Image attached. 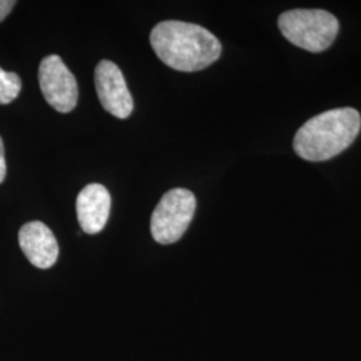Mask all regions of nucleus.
<instances>
[{"label":"nucleus","instance_id":"9d476101","mask_svg":"<svg viewBox=\"0 0 361 361\" xmlns=\"http://www.w3.org/2000/svg\"><path fill=\"white\" fill-rule=\"evenodd\" d=\"M15 4L16 3L13 0H0V22H3L8 13L13 11Z\"/></svg>","mask_w":361,"mask_h":361},{"label":"nucleus","instance_id":"1a4fd4ad","mask_svg":"<svg viewBox=\"0 0 361 361\" xmlns=\"http://www.w3.org/2000/svg\"><path fill=\"white\" fill-rule=\"evenodd\" d=\"M22 90V80L18 74L0 67V104H11Z\"/></svg>","mask_w":361,"mask_h":361},{"label":"nucleus","instance_id":"423d86ee","mask_svg":"<svg viewBox=\"0 0 361 361\" xmlns=\"http://www.w3.org/2000/svg\"><path fill=\"white\" fill-rule=\"evenodd\" d=\"M95 87L104 110L119 119L133 113V97L119 67L111 61H101L95 68Z\"/></svg>","mask_w":361,"mask_h":361},{"label":"nucleus","instance_id":"39448f33","mask_svg":"<svg viewBox=\"0 0 361 361\" xmlns=\"http://www.w3.org/2000/svg\"><path fill=\"white\" fill-rule=\"evenodd\" d=\"M39 85L47 101L59 113H70L78 104V83L61 56L49 55L39 66Z\"/></svg>","mask_w":361,"mask_h":361},{"label":"nucleus","instance_id":"9b49d317","mask_svg":"<svg viewBox=\"0 0 361 361\" xmlns=\"http://www.w3.org/2000/svg\"><path fill=\"white\" fill-rule=\"evenodd\" d=\"M7 174V165H6V155H4V145L0 137V183L6 180Z\"/></svg>","mask_w":361,"mask_h":361},{"label":"nucleus","instance_id":"6e6552de","mask_svg":"<svg viewBox=\"0 0 361 361\" xmlns=\"http://www.w3.org/2000/svg\"><path fill=\"white\" fill-rule=\"evenodd\" d=\"M111 197L104 185L91 183L77 198V214L82 231L89 234H97L104 231L110 216Z\"/></svg>","mask_w":361,"mask_h":361},{"label":"nucleus","instance_id":"f257e3e1","mask_svg":"<svg viewBox=\"0 0 361 361\" xmlns=\"http://www.w3.org/2000/svg\"><path fill=\"white\" fill-rule=\"evenodd\" d=\"M150 43L157 56L173 70L201 71L213 65L222 46L207 28L180 20H166L152 30Z\"/></svg>","mask_w":361,"mask_h":361},{"label":"nucleus","instance_id":"7ed1b4c3","mask_svg":"<svg viewBox=\"0 0 361 361\" xmlns=\"http://www.w3.org/2000/svg\"><path fill=\"white\" fill-rule=\"evenodd\" d=\"M279 28L297 47L310 52H322L332 46L340 25L335 15L328 11L297 8L280 15Z\"/></svg>","mask_w":361,"mask_h":361},{"label":"nucleus","instance_id":"0eeeda50","mask_svg":"<svg viewBox=\"0 0 361 361\" xmlns=\"http://www.w3.org/2000/svg\"><path fill=\"white\" fill-rule=\"evenodd\" d=\"M19 245L28 261L39 269H49L59 256L58 241L47 225L27 222L19 231Z\"/></svg>","mask_w":361,"mask_h":361},{"label":"nucleus","instance_id":"f03ea898","mask_svg":"<svg viewBox=\"0 0 361 361\" xmlns=\"http://www.w3.org/2000/svg\"><path fill=\"white\" fill-rule=\"evenodd\" d=\"M361 116L352 107L324 111L310 118L296 133L293 149L310 162H323L343 153L356 140Z\"/></svg>","mask_w":361,"mask_h":361},{"label":"nucleus","instance_id":"20e7f679","mask_svg":"<svg viewBox=\"0 0 361 361\" xmlns=\"http://www.w3.org/2000/svg\"><path fill=\"white\" fill-rule=\"evenodd\" d=\"M197 201L188 189H171L155 207L150 229L158 244H174L188 231L195 213Z\"/></svg>","mask_w":361,"mask_h":361}]
</instances>
